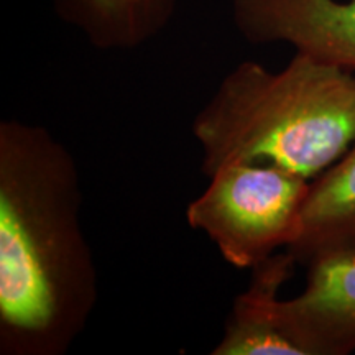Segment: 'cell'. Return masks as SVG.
I'll use <instances>...</instances> for the list:
<instances>
[{
	"label": "cell",
	"instance_id": "5b68a950",
	"mask_svg": "<svg viewBox=\"0 0 355 355\" xmlns=\"http://www.w3.org/2000/svg\"><path fill=\"white\" fill-rule=\"evenodd\" d=\"M234 20L248 42H285L355 71V0H234Z\"/></svg>",
	"mask_w": 355,
	"mask_h": 355
},
{
	"label": "cell",
	"instance_id": "277c9868",
	"mask_svg": "<svg viewBox=\"0 0 355 355\" xmlns=\"http://www.w3.org/2000/svg\"><path fill=\"white\" fill-rule=\"evenodd\" d=\"M278 324L301 355L355 352V250H334L308 263L306 288L279 300Z\"/></svg>",
	"mask_w": 355,
	"mask_h": 355
},
{
	"label": "cell",
	"instance_id": "52a82bcc",
	"mask_svg": "<svg viewBox=\"0 0 355 355\" xmlns=\"http://www.w3.org/2000/svg\"><path fill=\"white\" fill-rule=\"evenodd\" d=\"M347 248L355 250V140L339 162L311 181L298 234L286 250L308 265Z\"/></svg>",
	"mask_w": 355,
	"mask_h": 355
},
{
	"label": "cell",
	"instance_id": "6da1fadb",
	"mask_svg": "<svg viewBox=\"0 0 355 355\" xmlns=\"http://www.w3.org/2000/svg\"><path fill=\"white\" fill-rule=\"evenodd\" d=\"M79 209L73 153L42 125L0 122L2 355H63L86 329L99 275Z\"/></svg>",
	"mask_w": 355,
	"mask_h": 355
},
{
	"label": "cell",
	"instance_id": "ba28073f",
	"mask_svg": "<svg viewBox=\"0 0 355 355\" xmlns=\"http://www.w3.org/2000/svg\"><path fill=\"white\" fill-rule=\"evenodd\" d=\"M97 48H135L165 26L175 0H56Z\"/></svg>",
	"mask_w": 355,
	"mask_h": 355
},
{
	"label": "cell",
	"instance_id": "7a4b0ae2",
	"mask_svg": "<svg viewBox=\"0 0 355 355\" xmlns=\"http://www.w3.org/2000/svg\"><path fill=\"white\" fill-rule=\"evenodd\" d=\"M355 71L296 53L272 73L243 61L194 117L201 170L229 163L277 166L313 181L355 140Z\"/></svg>",
	"mask_w": 355,
	"mask_h": 355
},
{
	"label": "cell",
	"instance_id": "3957f363",
	"mask_svg": "<svg viewBox=\"0 0 355 355\" xmlns=\"http://www.w3.org/2000/svg\"><path fill=\"white\" fill-rule=\"evenodd\" d=\"M309 184L277 166L229 163L188 204L186 220L211 239L227 263L254 268L295 241Z\"/></svg>",
	"mask_w": 355,
	"mask_h": 355
},
{
	"label": "cell",
	"instance_id": "8992f818",
	"mask_svg": "<svg viewBox=\"0 0 355 355\" xmlns=\"http://www.w3.org/2000/svg\"><path fill=\"white\" fill-rule=\"evenodd\" d=\"M296 263L286 250L252 268L250 285L235 298L212 355H301L278 324V293Z\"/></svg>",
	"mask_w": 355,
	"mask_h": 355
}]
</instances>
